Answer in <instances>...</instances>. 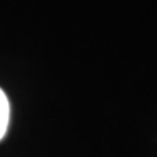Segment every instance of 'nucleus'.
I'll return each mask as SVG.
<instances>
[{"label": "nucleus", "mask_w": 157, "mask_h": 157, "mask_svg": "<svg viewBox=\"0 0 157 157\" xmlns=\"http://www.w3.org/2000/svg\"><path fill=\"white\" fill-rule=\"evenodd\" d=\"M10 120V104L4 91L0 89V140L5 136Z\"/></svg>", "instance_id": "f257e3e1"}]
</instances>
